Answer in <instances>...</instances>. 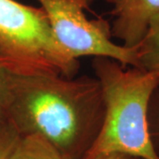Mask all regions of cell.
Here are the masks:
<instances>
[{
    "mask_svg": "<svg viewBox=\"0 0 159 159\" xmlns=\"http://www.w3.org/2000/svg\"><path fill=\"white\" fill-rule=\"evenodd\" d=\"M136 48L139 67L159 73V15L151 21Z\"/></svg>",
    "mask_w": 159,
    "mask_h": 159,
    "instance_id": "cell-7",
    "label": "cell"
},
{
    "mask_svg": "<svg viewBox=\"0 0 159 159\" xmlns=\"http://www.w3.org/2000/svg\"><path fill=\"white\" fill-rule=\"evenodd\" d=\"M148 129L152 147L159 157V80L148 102Z\"/></svg>",
    "mask_w": 159,
    "mask_h": 159,
    "instance_id": "cell-8",
    "label": "cell"
},
{
    "mask_svg": "<svg viewBox=\"0 0 159 159\" xmlns=\"http://www.w3.org/2000/svg\"><path fill=\"white\" fill-rule=\"evenodd\" d=\"M112 5L111 35L122 45L135 48L151 21L159 15V0H106Z\"/></svg>",
    "mask_w": 159,
    "mask_h": 159,
    "instance_id": "cell-5",
    "label": "cell"
},
{
    "mask_svg": "<svg viewBox=\"0 0 159 159\" xmlns=\"http://www.w3.org/2000/svg\"><path fill=\"white\" fill-rule=\"evenodd\" d=\"M92 159H140L135 157H133L130 155H125V154H120V153H113L105 155V156H100L97 157L95 158Z\"/></svg>",
    "mask_w": 159,
    "mask_h": 159,
    "instance_id": "cell-11",
    "label": "cell"
},
{
    "mask_svg": "<svg viewBox=\"0 0 159 159\" xmlns=\"http://www.w3.org/2000/svg\"><path fill=\"white\" fill-rule=\"evenodd\" d=\"M6 118L20 136L39 135L66 159H84L104 119L99 81L10 74Z\"/></svg>",
    "mask_w": 159,
    "mask_h": 159,
    "instance_id": "cell-1",
    "label": "cell"
},
{
    "mask_svg": "<svg viewBox=\"0 0 159 159\" xmlns=\"http://www.w3.org/2000/svg\"><path fill=\"white\" fill-rule=\"evenodd\" d=\"M92 69L101 87L104 119L84 159L113 153L159 159L148 129V102L159 73L124 66L107 57H94Z\"/></svg>",
    "mask_w": 159,
    "mask_h": 159,
    "instance_id": "cell-2",
    "label": "cell"
},
{
    "mask_svg": "<svg viewBox=\"0 0 159 159\" xmlns=\"http://www.w3.org/2000/svg\"><path fill=\"white\" fill-rule=\"evenodd\" d=\"M0 66L15 75L74 78L80 62L59 44L43 8L0 0Z\"/></svg>",
    "mask_w": 159,
    "mask_h": 159,
    "instance_id": "cell-3",
    "label": "cell"
},
{
    "mask_svg": "<svg viewBox=\"0 0 159 159\" xmlns=\"http://www.w3.org/2000/svg\"><path fill=\"white\" fill-rule=\"evenodd\" d=\"M6 159H66L43 137L29 134L20 137Z\"/></svg>",
    "mask_w": 159,
    "mask_h": 159,
    "instance_id": "cell-6",
    "label": "cell"
},
{
    "mask_svg": "<svg viewBox=\"0 0 159 159\" xmlns=\"http://www.w3.org/2000/svg\"><path fill=\"white\" fill-rule=\"evenodd\" d=\"M9 74L0 66V123L7 120L6 110L9 95Z\"/></svg>",
    "mask_w": 159,
    "mask_h": 159,
    "instance_id": "cell-10",
    "label": "cell"
},
{
    "mask_svg": "<svg viewBox=\"0 0 159 159\" xmlns=\"http://www.w3.org/2000/svg\"><path fill=\"white\" fill-rule=\"evenodd\" d=\"M47 15L57 41L73 57H107L124 66H137V48L117 44L111 25L102 19L89 20L81 0H36Z\"/></svg>",
    "mask_w": 159,
    "mask_h": 159,
    "instance_id": "cell-4",
    "label": "cell"
},
{
    "mask_svg": "<svg viewBox=\"0 0 159 159\" xmlns=\"http://www.w3.org/2000/svg\"><path fill=\"white\" fill-rule=\"evenodd\" d=\"M81 1H82L84 6H85V8H89L96 0H81Z\"/></svg>",
    "mask_w": 159,
    "mask_h": 159,
    "instance_id": "cell-12",
    "label": "cell"
},
{
    "mask_svg": "<svg viewBox=\"0 0 159 159\" xmlns=\"http://www.w3.org/2000/svg\"><path fill=\"white\" fill-rule=\"evenodd\" d=\"M20 137V134L8 120L0 123V159L7 158Z\"/></svg>",
    "mask_w": 159,
    "mask_h": 159,
    "instance_id": "cell-9",
    "label": "cell"
}]
</instances>
